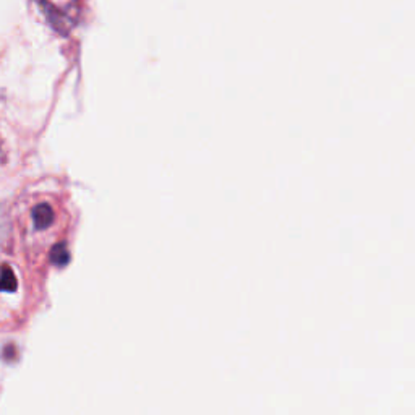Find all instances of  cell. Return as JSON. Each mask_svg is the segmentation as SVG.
Instances as JSON below:
<instances>
[{
    "mask_svg": "<svg viewBox=\"0 0 415 415\" xmlns=\"http://www.w3.org/2000/svg\"><path fill=\"white\" fill-rule=\"evenodd\" d=\"M0 291H17V278L10 268H2V273H0Z\"/></svg>",
    "mask_w": 415,
    "mask_h": 415,
    "instance_id": "2",
    "label": "cell"
},
{
    "mask_svg": "<svg viewBox=\"0 0 415 415\" xmlns=\"http://www.w3.org/2000/svg\"><path fill=\"white\" fill-rule=\"evenodd\" d=\"M51 259L54 264H57V266H63V264H67L70 259V253H68L67 247H65L63 243L56 245L51 252Z\"/></svg>",
    "mask_w": 415,
    "mask_h": 415,
    "instance_id": "3",
    "label": "cell"
},
{
    "mask_svg": "<svg viewBox=\"0 0 415 415\" xmlns=\"http://www.w3.org/2000/svg\"><path fill=\"white\" fill-rule=\"evenodd\" d=\"M33 221L36 229H47L54 221V211L49 204H38L33 209Z\"/></svg>",
    "mask_w": 415,
    "mask_h": 415,
    "instance_id": "1",
    "label": "cell"
}]
</instances>
